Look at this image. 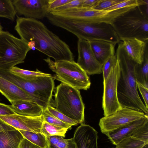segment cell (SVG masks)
<instances>
[{
    "instance_id": "83f0119b",
    "label": "cell",
    "mask_w": 148,
    "mask_h": 148,
    "mask_svg": "<svg viewBox=\"0 0 148 148\" xmlns=\"http://www.w3.org/2000/svg\"><path fill=\"white\" fill-rule=\"evenodd\" d=\"M146 143L131 136L123 140L116 145L115 148H142Z\"/></svg>"
},
{
    "instance_id": "8992f818",
    "label": "cell",
    "mask_w": 148,
    "mask_h": 148,
    "mask_svg": "<svg viewBox=\"0 0 148 148\" xmlns=\"http://www.w3.org/2000/svg\"><path fill=\"white\" fill-rule=\"evenodd\" d=\"M53 106L78 124L84 121V104L79 90L62 83L55 87Z\"/></svg>"
},
{
    "instance_id": "2e32d148",
    "label": "cell",
    "mask_w": 148,
    "mask_h": 148,
    "mask_svg": "<svg viewBox=\"0 0 148 148\" xmlns=\"http://www.w3.org/2000/svg\"><path fill=\"white\" fill-rule=\"evenodd\" d=\"M0 92L11 104L21 100L34 102L33 98L27 92L0 75Z\"/></svg>"
},
{
    "instance_id": "4316f807",
    "label": "cell",
    "mask_w": 148,
    "mask_h": 148,
    "mask_svg": "<svg viewBox=\"0 0 148 148\" xmlns=\"http://www.w3.org/2000/svg\"><path fill=\"white\" fill-rule=\"evenodd\" d=\"M10 71L13 74L26 79H30L36 76H52L50 74L43 73L37 69L35 71H32L21 69L16 66L12 67Z\"/></svg>"
},
{
    "instance_id": "3957f363",
    "label": "cell",
    "mask_w": 148,
    "mask_h": 148,
    "mask_svg": "<svg viewBox=\"0 0 148 148\" xmlns=\"http://www.w3.org/2000/svg\"><path fill=\"white\" fill-rule=\"evenodd\" d=\"M51 23L72 33L78 39L88 41L103 40L115 45L120 42L113 28L109 24L88 23L56 16L52 17Z\"/></svg>"
},
{
    "instance_id": "d590c367",
    "label": "cell",
    "mask_w": 148,
    "mask_h": 148,
    "mask_svg": "<svg viewBox=\"0 0 148 148\" xmlns=\"http://www.w3.org/2000/svg\"><path fill=\"white\" fill-rule=\"evenodd\" d=\"M72 0H49L48 13L55 9L59 7L68 3Z\"/></svg>"
},
{
    "instance_id": "4dcf8cb0",
    "label": "cell",
    "mask_w": 148,
    "mask_h": 148,
    "mask_svg": "<svg viewBox=\"0 0 148 148\" xmlns=\"http://www.w3.org/2000/svg\"><path fill=\"white\" fill-rule=\"evenodd\" d=\"M46 109L51 114L65 123L72 126L77 125L78 124L77 121L70 119L59 112L50 104L48 106Z\"/></svg>"
},
{
    "instance_id": "7c38bea8",
    "label": "cell",
    "mask_w": 148,
    "mask_h": 148,
    "mask_svg": "<svg viewBox=\"0 0 148 148\" xmlns=\"http://www.w3.org/2000/svg\"><path fill=\"white\" fill-rule=\"evenodd\" d=\"M16 14L24 17L40 19L46 17L49 0H12Z\"/></svg>"
},
{
    "instance_id": "8fae6325",
    "label": "cell",
    "mask_w": 148,
    "mask_h": 148,
    "mask_svg": "<svg viewBox=\"0 0 148 148\" xmlns=\"http://www.w3.org/2000/svg\"><path fill=\"white\" fill-rule=\"evenodd\" d=\"M148 116L142 112L122 107L115 113L100 119L99 125L102 133L112 131L141 118Z\"/></svg>"
},
{
    "instance_id": "7bdbcfd3",
    "label": "cell",
    "mask_w": 148,
    "mask_h": 148,
    "mask_svg": "<svg viewBox=\"0 0 148 148\" xmlns=\"http://www.w3.org/2000/svg\"><path fill=\"white\" fill-rule=\"evenodd\" d=\"M2 27L0 25V32L2 30Z\"/></svg>"
},
{
    "instance_id": "1f68e13d",
    "label": "cell",
    "mask_w": 148,
    "mask_h": 148,
    "mask_svg": "<svg viewBox=\"0 0 148 148\" xmlns=\"http://www.w3.org/2000/svg\"><path fill=\"white\" fill-rule=\"evenodd\" d=\"M117 58L115 54L110 57L104 63L102 67L103 81L106 79L109 75L111 70L116 64Z\"/></svg>"
},
{
    "instance_id": "d6986e66",
    "label": "cell",
    "mask_w": 148,
    "mask_h": 148,
    "mask_svg": "<svg viewBox=\"0 0 148 148\" xmlns=\"http://www.w3.org/2000/svg\"><path fill=\"white\" fill-rule=\"evenodd\" d=\"M89 42L96 60L102 66L110 57L115 54L116 45L111 42L100 40Z\"/></svg>"
},
{
    "instance_id": "ac0fdd59",
    "label": "cell",
    "mask_w": 148,
    "mask_h": 148,
    "mask_svg": "<svg viewBox=\"0 0 148 148\" xmlns=\"http://www.w3.org/2000/svg\"><path fill=\"white\" fill-rule=\"evenodd\" d=\"M123 47L128 56L138 64L143 62L148 41L134 38L122 40Z\"/></svg>"
},
{
    "instance_id": "44dd1931",
    "label": "cell",
    "mask_w": 148,
    "mask_h": 148,
    "mask_svg": "<svg viewBox=\"0 0 148 148\" xmlns=\"http://www.w3.org/2000/svg\"><path fill=\"white\" fill-rule=\"evenodd\" d=\"M23 137L17 130L0 132V148H17Z\"/></svg>"
},
{
    "instance_id": "e0dca14e",
    "label": "cell",
    "mask_w": 148,
    "mask_h": 148,
    "mask_svg": "<svg viewBox=\"0 0 148 148\" xmlns=\"http://www.w3.org/2000/svg\"><path fill=\"white\" fill-rule=\"evenodd\" d=\"M148 122V116L141 118L104 134L113 144L116 145L123 140L132 136L140 127Z\"/></svg>"
},
{
    "instance_id": "7402d4cb",
    "label": "cell",
    "mask_w": 148,
    "mask_h": 148,
    "mask_svg": "<svg viewBox=\"0 0 148 148\" xmlns=\"http://www.w3.org/2000/svg\"><path fill=\"white\" fill-rule=\"evenodd\" d=\"M136 82L148 89V51L147 45L144 58L141 64L136 63L134 68Z\"/></svg>"
},
{
    "instance_id": "f546056e",
    "label": "cell",
    "mask_w": 148,
    "mask_h": 148,
    "mask_svg": "<svg viewBox=\"0 0 148 148\" xmlns=\"http://www.w3.org/2000/svg\"><path fill=\"white\" fill-rule=\"evenodd\" d=\"M42 114L44 121L50 124L64 128L70 129L72 125L65 123L51 114L46 108L43 110Z\"/></svg>"
},
{
    "instance_id": "b9f144b4",
    "label": "cell",
    "mask_w": 148,
    "mask_h": 148,
    "mask_svg": "<svg viewBox=\"0 0 148 148\" xmlns=\"http://www.w3.org/2000/svg\"><path fill=\"white\" fill-rule=\"evenodd\" d=\"M142 148H148V143H147L145 144Z\"/></svg>"
},
{
    "instance_id": "ffe728a7",
    "label": "cell",
    "mask_w": 148,
    "mask_h": 148,
    "mask_svg": "<svg viewBox=\"0 0 148 148\" xmlns=\"http://www.w3.org/2000/svg\"><path fill=\"white\" fill-rule=\"evenodd\" d=\"M8 106L16 113L26 116H39L42 114L44 110L36 103L28 101H18Z\"/></svg>"
},
{
    "instance_id": "6da1fadb",
    "label": "cell",
    "mask_w": 148,
    "mask_h": 148,
    "mask_svg": "<svg viewBox=\"0 0 148 148\" xmlns=\"http://www.w3.org/2000/svg\"><path fill=\"white\" fill-rule=\"evenodd\" d=\"M14 29L31 49H35L55 61H74L69 46L38 20L17 16Z\"/></svg>"
},
{
    "instance_id": "277c9868",
    "label": "cell",
    "mask_w": 148,
    "mask_h": 148,
    "mask_svg": "<svg viewBox=\"0 0 148 148\" xmlns=\"http://www.w3.org/2000/svg\"><path fill=\"white\" fill-rule=\"evenodd\" d=\"M0 75L28 93L34 102L45 110L50 104L54 89V79L51 76H36L30 79L22 78L10 71L0 70Z\"/></svg>"
},
{
    "instance_id": "74e56055",
    "label": "cell",
    "mask_w": 148,
    "mask_h": 148,
    "mask_svg": "<svg viewBox=\"0 0 148 148\" xmlns=\"http://www.w3.org/2000/svg\"><path fill=\"white\" fill-rule=\"evenodd\" d=\"M15 114L8 105L0 102V115L7 116Z\"/></svg>"
},
{
    "instance_id": "5b68a950",
    "label": "cell",
    "mask_w": 148,
    "mask_h": 148,
    "mask_svg": "<svg viewBox=\"0 0 148 148\" xmlns=\"http://www.w3.org/2000/svg\"><path fill=\"white\" fill-rule=\"evenodd\" d=\"M140 6L130 9L112 22L111 25L120 40L135 38L148 41V15Z\"/></svg>"
},
{
    "instance_id": "f1b7e54d",
    "label": "cell",
    "mask_w": 148,
    "mask_h": 148,
    "mask_svg": "<svg viewBox=\"0 0 148 148\" xmlns=\"http://www.w3.org/2000/svg\"><path fill=\"white\" fill-rule=\"evenodd\" d=\"M147 4V2L143 0H124L122 2L110 7L105 10H113L127 8H134Z\"/></svg>"
},
{
    "instance_id": "30bf717a",
    "label": "cell",
    "mask_w": 148,
    "mask_h": 148,
    "mask_svg": "<svg viewBox=\"0 0 148 148\" xmlns=\"http://www.w3.org/2000/svg\"><path fill=\"white\" fill-rule=\"evenodd\" d=\"M120 73V66L117 59L116 64L112 68L108 77L103 81L102 108L104 116L115 113L123 107L119 102L117 95V83Z\"/></svg>"
},
{
    "instance_id": "9a60e30c",
    "label": "cell",
    "mask_w": 148,
    "mask_h": 148,
    "mask_svg": "<svg viewBox=\"0 0 148 148\" xmlns=\"http://www.w3.org/2000/svg\"><path fill=\"white\" fill-rule=\"evenodd\" d=\"M73 138L76 148H98V132L89 125L81 123L76 129Z\"/></svg>"
},
{
    "instance_id": "d4e9b609",
    "label": "cell",
    "mask_w": 148,
    "mask_h": 148,
    "mask_svg": "<svg viewBox=\"0 0 148 148\" xmlns=\"http://www.w3.org/2000/svg\"><path fill=\"white\" fill-rule=\"evenodd\" d=\"M69 129L54 125L44 121L41 127V133L46 138L53 136H60L64 137Z\"/></svg>"
},
{
    "instance_id": "d6a6232c",
    "label": "cell",
    "mask_w": 148,
    "mask_h": 148,
    "mask_svg": "<svg viewBox=\"0 0 148 148\" xmlns=\"http://www.w3.org/2000/svg\"><path fill=\"white\" fill-rule=\"evenodd\" d=\"M131 136L146 143H148V122L138 129Z\"/></svg>"
},
{
    "instance_id": "e575fe53",
    "label": "cell",
    "mask_w": 148,
    "mask_h": 148,
    "mask_svg": "<svg viewBox=\"0 0 148 148\" xmlns=\"http://www.w3.org/2000/svg\"><path fill=\"white\" fill-rule=\"evenodd\" d=\"M124 0H100L96 5L93 8L99 10H105L123 1Z\"/></svg>"
},
{
    "instance_id": "5bb4252c",
    "label": "cell",
    "mask_w": 148,
    "mask_h": 148,
    "mask_svg": "<svg viewBox=\"0 0 148 148\" xmlns=\"http://www.w3.org/2000/svg\"><path fill=\"white\" fill-rule=\"evenodd\" d=\"M0 119L17 130L41 133L44 117L42 114L37 116L22 115L16 113L0 115Z\"/></svg>"
},
{
    "instance_id": "cb8c5ba5",
    "label": "cell",
    "mask_w": 148,
    "mask_h": 148,
    "mask_svg": "<svg viewBox=\"0 0 148 148\" xmlns=\"http://www.w3.org/2000/svg\"><path fill=\"white\" fill-rule=\"evenodd\" d=\"M23 137L40 148H48L46 137L40 132L18 130Z\"/></svg>"
},
{
    "instance_id": "60d3db41",
    "label": "cell",
    "mask_w": 148,
    "mask_h": 148,
    "mask_svg": "<svg viewBox=\"0 0 148 148\" xmlns=\"http://www.w3.org/2000/svg\"><path fill=\"white\" fill-rule=\"evenodd\" d=\"M16 130V129L0 119V132Z\"/></svg>"
},
{
    "instance_id": "836d02e7",
    "label": "cell",
    "mask_w": 148,
    "mask_h": 148,
    "mask_svg": "<svg viewBox=\"0 0 148 148\" xmlns=\"http://www.w3.org/2000/svg\"><path fill=\"white\" fill-rule=\"evenodd\" d=\"M84 0H72L59 7L50 11L51 12H58L67 10L73 8L82 7Z\"/></svg>"
},
{
    "instance_id": "ab89813d",
    "label": "cell",
    "mask_w": 148,
    "mask_h": 148,
    "mask_svg": "<svg viewBox=\"0 0 148 148\" xmlns=\"http://www.w3.org/2000/svg\"><path fill=\"white\" fill-rule=\"evenodd\" d=\"M100 0H84L82 7L93 9L97 4Z\"/></svg>"
},
{
    "instance_id": "8d00e7d4",
    "label": "cell",
    "mask_w": 148,
    "mask_h": 148,
    "mask_svg": "<svg viewBox=\"0 0 148 148\" xmlns=\"http://www.w3.org/2000/svg\"><path fill=\"white\" fill-rule=\"evenodd\" d=\"M137 88L141 94L144 99L145 105L148 109V89L146 88L138 82H136Z\"/></svg>"
},
{
    "instance_id": "7a4b0ae2",
    "label": "cell",
    "mask_w": 148,
    "mask_h": 148,
    "mask_svg": "<svg viewBox=\"0 0 148 148\" xmlns=\"http://www.w3.org/2000/svg\"><path fill=\"white\" fill-rule=\"evenodd\" d=\"M120 73L117 86L118 101L121 106L140 111L148 116V109L139 95L134 72L136 62L129 57L122 42L119 43L115 53Z\"/></svg>"
},
{
    "instance_id": "52a82bcc",
    "label": "cell",
    "mask_w": 148,
    "mask_h": 148,
    "mask_svg": "<svg viewBox=\"0 0 148 148\" xmlns=\"http://www.w3.org/2000/svg\"><path fill=\"white\" fill-rule=\"evenodd\" d=\"M44 60L55 73L54 79L79 90H86L91 85L86 73L74 61H55L48 57Z\"/></svg>"
},
{
    "instance_id": "9c48e42d",
    "label": "cell",
    "mask_w": 148,
    "mask_h": 148,
    "mask_svg": "<svg viewBox=\"0 0 148 148\" xmlns=\"http://www.w3.org/2000/svg\"><path fill=\"white\" fill-rule=\"evenodd\" d=\"M133 8H127L113 10H102L81 7L69 10L67 11L66 15L69 18L88 23H104L111 25L116 18Z\"/></svg>"
},
{
    "instance_id": "f35d334b",
    "label": "cell",
    "mask_w": 148,
    "mask_h": 148,
    "mask_svg": "<svg viewBox=\"0 0 148 148\" xmlns=\"http://www.w3.org/2000/svg\"><path fill=\"white\" fill-rule=\"evenodd\" d=\"M17 148H40L33 144L25 138H23L21 141Z\"/></svg>"
},
{
    "instance_id": "ba28073f",
    "label": "cell",
    "mask_w": 148,
    "mask_h": 148,
    "mask_svg": "<svg viewBox=\"0 0 148 148\" xmlns=\"http://www.w3.org/2000/svg\"><path fill=\"white\" fill-rule=\"evenodd\" d=\"M31 50L22 39L2 30L0 32V70L10 71L16 65L24 63Z\"/></svg>"
},
{
    "instance_id": "484cf974",
    "label": "cell",
    "mask_w": 148,
    "mask_h": 148,
    "mask_svg": "<svg viewBox=\"0 0 148 148\" xmlns=\"http://www.w3.org/2000/svg\"><path fill=\"white\" fill-rule=\"evenodd\" d=\"M16 14L11 0H0V17L14 20Z\"/></svg>"
},
{
    "instance_id": "603a6c76",
    "label": "cell",
    "mask_w": 148,
    "mask_h": 148,
    "mask_svg": "<svg viewBox=\"0 0 148 148\" xmlns=\"http://www.w3.org/2000/svg\"><path fill=\"white\" fill-rule=\"evenodd\" d=\"M46 138L48 148H76L73 138L65 139L60 136H51Z\"/></svg>"
},
{
    "instance_id": "4fadbf2b",
    "label": "cell",
    "mask_w": 148,
    "mask_h": 148,
    "mask_svg": "<svg viewBox=\"0 0 148 148\" xmlns=\"http://www.w3.org/2000/svg\"><path fill=\"white\" fill-rule=\"evenodd\" d=\"M78 57L77 63L89 75L100 74L102 67L96 60L89 41L78 39L77 43Z\"/></svg>"
}]
</instances>
